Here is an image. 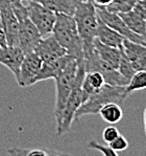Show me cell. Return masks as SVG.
Segmentation results:
<instances>
[{"label":"cell","mask_w":146,"mask_h":156,"mask_svg":"<svg viewBox=\"0 0 146 156\" xmlns=\"http://www.w3.org/2000/svg\"><path fill=\"white\" fill-rule=\"evenodd\" d=\"M52 34L59 44L65 48L67 55L77 61L83 60V43L77 32L73 16L56 14Z\"/></svg>","instance_id":"cell-1"},{"label":"cell","mask_w":146,"mask_h":156,"mask_svg":"<svg viewBox=\"0 0 146 156\" xmlns=\"http://www.w3.org/2000/svg\"><path fill=\"white\" fill-rule=\"evenodd\" d=\"M77 32L83 43V58L94 51L93 42L96 38L98 16L95 4L92 0L78 1L75 13L73 15Z\"/></svg>","instance_id":"cell-2"},{"label":"cell","mask_w":146,"mask_h":156,"mask_svg":"<svg viewBox=\"0 0 146 156\" xmlns=\"http://www.w3.org/2000/svg\"><path fill=\"white\" fill-rule=\"evenodd\" d=\"M127 97V93L125 92V86H113L104 84L97 92L81 103L75 113L74 121H78L85 115L98 114L100 108L107 103H118L122 105Z\"/></svg>","instance_id":"cell-3"},{"label":"cell","mask_w":146,"mask_h":156,"mask_svg":"<svg viewBox=\"0 0 146 156\" xmlns=\"http://www.w3.org/2000/svg\"><path fill=\"white\" fill-rule=\"evenodd\" d=\"M85 63L83 60H80L77 64V71H76L75 81H74L73 88L69 95L67 103L65 105L63 112H62L59 119L56 121V134L63 135V134L69 132L71 128V125L74 122V116L80 108L81 103L83 102V81L85 79Z\"/></svg>","instance_id":"cell-4"},{"label":"cell","mask_w":146,"mask_h":156,"mask_svg":"<svg viewBox=\"0 0 146 156\" xmlns=\"http://www.w3.org/2000/svg\"><path fill=\"white\" fill-rule=\"evenodd\" d=\"M11 4L19 21V47L22 49L24 55H27L35 50V47L42 39V36L28 17L24 2L11 1Z\"/></svg>","instance_id":"cell-5"},{"label":"cell","mask_w":146,"mask_h":156,"mask_svg":"<svg viewBox=\"0 0 146 156\" xmlns=\"http://www.w3.org/2000/svg\"><path fill=\"white\" fill-rule=\"evenodd\" d=\"M78 61L76 59H71L70 62L61 73L56 76V104H54V117L56 122L59 119L62 112H63L65 105L67 103L71 90L73 88L74 81H75L76 71H77Z\"/></svg>","instance_id":"cell-6"},{"label":"cell","mask_w":146,"mask_h":156,"mask_svg":"<svg viewBox=\"0 0 146 156\" xmlns=\"http://www.w3.org/2000/svg\"><path fill=\"white\" fill-rule=\"evenodd\" d=\"M23 2L27 9L28 17L38 28L41 36L44 37L51 34L56 23V14L35 0H27Z\"/></svg>","instance_id":"cell-7"},{"label":"cell","mask_w":146,"mask_h":156,"mask_svg":"<svg viewBox=\"0 0 146 156\" xmlns=\"http://www.w3.org/2000/svg\"><path fill=\"white\" fill-rule=\"evenodd\" d=\"M86 73L90 71H99L104 79V83L113 86H126L128 81L119 73L118 69H115L114 67L107 65L104 63L96 54V51H93L89 56L83 58Z\"/></svg>","instance_id":"cell-8"},{"label":"cell","mask_w":146,"mask_h":156,"mask_svg":"<svg viewBox=\"0 0 146 156\" xmlns=\"http://www.w3.org/2000/svg\"><path fill=\"white\" fill-rule=\"evenodd\" d=\"M95 8H96L97 16L99 17L100 20L104 21L107 26L113 28L114 30L119 33L121 36H123L124 39H127V40H130V41L139 43V44L146 45V38L134 33L133 30H131L130 28H128V26L125 24V22L122 20V18L118 14L107 11L104 6L95 5Z\"/></svg>","instance_id":"cell-9"},{"label":"cell","mask_w":146,"mask_h":156,"mask_svg":"<svg viewBox=\"0 0 146 156\" xmlns=\"http://www.w3.org/2000/svg\"><path fill=\"white\" fill-rule=\"evenodd\" d=\"M0 18L8 46H19V21L9 0H0Z\"/></svg>","instance_id":"cell-10"},{"label":"cell","mask_w":146,"mask_h":156,"mask_svg":"<svg viewBox=\"0 0 146 156\" xmlns=\"http://www.w3.org/2000/svg\"><path fill=\"white\" fill-rule=\"evenodd\" d=\"M42 65V59L35 51L25 55L21 64L19 78L17 80L18 85L22 88H26L38 83V76L40 73Z\"/></svg>","instance_id":"cell-11"},{"label":"cell","mask_w":146,"mask_h":156,"mask_svg":"<svg viewBox=\"0 0 146 156\" xmlns=\"http://www.w3.org/2000/svg\"><path fill=\"white\" fill-rule=\"evenodd\" d=\"M33 51L42 59L43 62H50L67 55L65 48L59 43L53 34L42 37Z\"/></svg>","instance_id":"cell-12"},{"label":"cell","mask_w":146,"mask_h":156,"mask_svg":"<svg viewBox=\"0 0 146 156\" xmlns=\"http://www.w3.org/2000/svg\"><path fill=\"white\" fill-rule=\"evenodd\" d=\"M73 59L69 55H65V56L59 58L56 60L50 62H43L42 68L40 70V73L38 76V82L41 81H46L50 80V79H56L61 71L67 66V64L70 62V60Z\"/></svg>","instance_id":"cell-13"},{"label":"cell","mask_w":146,"mask_h":156,"mask_svg":"<svg viewBox=\"0 0 146 156\" xmlns=\"http://www.w3.org/2000/svg\"><path fill=\"white\" fill-rule=\"evenodd\" d=\"M93 46H94V50L96 51L98 57H99L104 63L114 67L115 69H118L119 63H120V59H121V48L109 46V45L104 44V43L100 42L97 38L94 39Z\"/></svg>","instance_id":"cell-14"},{"label":"cell","mask_w":146,"mask_h":156,"mask_svg":"<svg viewBox=\"0 0 146 156\" xmlns=\"http://www.w3.org/2000/svg\"><path fill=\"white\" fill-rule=\"evenodd\" d=\"M24 57V52L19 46H8L3 56L0 58V64L8 67L14 73L16 80H18L21 64H22Z\"/></svg>","instance_id":"cell-15"},{"label":"cell","mask_w":146,"mask_h":156,"mask_svg":"<svg viewBox=\"0 0 146 156\" xmlns=\"http://www.w3.org/2000/svg\"><path fill=\"white\" fill-rule=\"evenodd\" d=\"M96 38L104 44L113 47H118V48L122 47V43H123L124 40L123 36H121L120 34L114 30L113 28L107 26L104 21L100 20L99 17H98Z\"/></svg>","instance_id":"cell-16"},{"label":"cell","mask_w":146,"mask_h":156,"mask_svg":"<svg viewBox=\"0 0 146 156\" xmlns=\"http://www.w3.org/2000/svg\"><path fill=\"white\" fill-rule=\"evenodd\" d=\"M104 84H106L104 83V79L99 71L86 73L85 79L83 81V86H81V88H83V102L92 94H94L95 92H97Z\"/></svg>","instance_id":"cell-17"},{"label":"cell","mask_w":146,"mask_h":156,"mask_svg":"<svg viewBox=\"0 0 146 156\" xmlns=\"http://www.w3.org/2000/svg\"><path fill=\"white\" fill-rule=\"evenodd\" d=\"M49 9L56 14H64V15L73 16L77 6V0H35Z\"/></svg>","instance_id":"cell-18"},{"label":"cell","mask_w":146,"mask_h":156,"mask_svg":"<svg viewBox=\"0 0 146 156\" xmlns=\"http://www.w3.org/2000/svg\"><path fill=\"white\" fill-rule=\"evenodd\" d=\"M119 16L122 18V20L125 22V24L128 26L131 30L138 34L140 36L146 38V20L140 17L138 14H136L134 11L126 12V13H119Z\"/></svg>","instance_id":"cell-19"},{"label":"cell","mask_w":146,"mask_h":156,"mask_svg":"<svg viewBox=\"0 0 146 156\" xmlns=\"http://www.w3.org/2000/svg\"><path fill=\"white\" fill-rule=\"evenodd\" d=\"M98 114L104 122L109 123L110 125H114L121 121L123 116V111H122L121 105L118 103H107L100 108Z\"/></svg>","instance_id":"cell-20"},{"label":"cell","mask_w":146,"mask_h":156,"mask_svg":"<svg viewBox=\"0 0 146 156\" xmlns=\"http://www.w3.org/2000/svg\"><path fill=\"white\" fill-rule=\"evenodd\" d=\"M121 48L123 54L125 55V57L130 60L131 63L146 57V45L139 44V43L124 39Z\"/></svg>","instance_id":"cell-21"},{"label":"cell","mask_w":146,"mask_h":156,"mask_svg":"<svg viewBox=\"0 0 146 156\" xmlns=\"http://www.w3.org/2000/svg\"><path fill=\"white\" fill-rule=\"evenodd\" d=\"M146 89V70L136 71L135 74L131 76V79L128 81L127 85L125 86V92L127 95L131 93L139 90Z\"/></svg>","instance_id":"cell-22"},{"label":"cell","mask_w":146,"mask_h":156,"mask_svg":"<svg viewBox=\"0 0 146 156\" xmlns=\"http://www.w3.org/2000/svg\"><path fill=\"white\" fill-rule=\"evenodd\" d=\"M139 0H113L111 3L104 6L107 11L113 12V13H126V12L133 11L134 6Z\"/></svg>","instance_id":"cell-23"},{"label":"cell","mask_w":146,"mask_h":156,"mask_svg":"<svg viewBox=\"0 0 146 156\" xmlns=\"http://www.w3.org/2000/svg\"><path fill=\"white\" fill-rule=\"evenodd\" d=\"M118 71L127 81H130L131 79V76L136 73L133 65H131V62L125 57V55L122 51V48H121V59H120V63H119V66H118Z\"/></svg>","instance_id":"cell-24"},{"label":"cell","mask_w":146,"mask_h":156,"mask_svg":"<svg viewBox=\"0 0 146 156\" xmlns=\"http://www.w3.org/2000/svg\"><path fill=\"white\" fill-rule=\"evenodd\" d=\"M109 146L113 149L115 152L119 153V152H122V151H125L126 149L128 148V141L126 140V138L124 137V136L119 134L113 141H111V143L109 144Z\"/></svg>","instance_id":"cell-25"},{"label":"cell","mask_w":146,"mask_h":156,"mask_svg":"<svg viewBox=\"0 0 146 156\" xmlns=\"http://www.w3.org/2000/svg\"><path fill=\"white\" fill-rule=\"evenodd\" d=\"M89 147L91 149H95V150L99 151L102 155H106V156H117L118 153L115 152V151L112 149L110 146H104L101 145V144L97 143L96 140H92L89 143Z\"/></svg>","instance_id":"cell-26"},{"label":"cell","mask_w":146,"mask_h":156,"mask_svg":"<svg viewBox=\"0 0 146 156\" xmlns=\"http://www.w3.org/2000/svg\"><path fill=\"white\" fill-rule=\"evenodd\" d=\"M119 131L116 127L113 126H109L107 127L104 130V133H102V137H104V140L106 141L107 144H110L111 141H113L117 136L119 135Z\"/></svg>","instance_id":"cell-27"},{"label":"cell","mask_w":146,"mask_h":156,"mask_svg":"<svg viewBox=\"0 0 146 156\" xmlns=\"http://www.w3.org/2000/svg\"><path fill=\"white\" fill-rule=\"evenodd\" d=\"M8 47V41H6L5 34H4L3 26H2L1 23V18H0V58L3 56V54L6 51Z\"/></svg>","instance_id":"cell-28"},{"label":"cell","mask_w":146,"mask_h":156,"mask_svg":"<svg viewBox=\"0 0 146 156\" xmlns=\"http://www.w3.org/2000/svg\"><path fill=\"white\" fill-rule=\"evenodd\" d=\"M133 11L146 20V0H139L136 5L134 6Z\"/></svg>","instance_id":"cell-29"},{"label":"cell","mask_w":146,"mask_h":156,"mask_svg":"<svg viewBox=\"0 0 146 156\" xmlns=\"http://www.w3.org/2000/svg\"><path fill=\"white\" fill-rule=\"evenodd\" d=\"M46 156V155H49L48 152H46V151L44 150H32V151H27V153H26V156Z\"/></svg>","instance_id":"cell-30"},{"label":"cell","mask_w":146,"mask_h":156,"mask_svg":"<svg viewBox=\"0 0 146 156\" xmlns=\"http://www.w3.org/2000/svg\"><path fill=\"white\" fill-rule=\"evenodd\" d=\"M93 3L96 6H107L109 3H111L113 0H92Z\"/></svg>","instance_id":"cell-31"},{"label":"cell","mask_w":146,"mask_h":156,"mask_svg":"<svg viewBox=\"0 0 146 156\" xmlns=\"http://www.w3.org/2000/svg\"><path fill=\"white\" fill-rule=\"evenodd\" d=\"M143 122H144V128H145V135H146V107L143 112Z\"/></svg>","instance_id":"cell-32"},{"label":"cell","mask_w":146,"mask_h":156,"mask_svg":"<svg viewBox=\"0 0 146 156\" xmlns=\"http://www.w3.org/2000/svg\"><path fill=\"white\" fill-rule=\"evenodd\" d=\"M11 1H27V0H11Z\"/></svg>","instance_id":"cell-33"},{"label":"cell","mask_w":146,"mask_h":156,"mask_svg":"<svg viewBox=\"0 0 146 156\" xmlns=\"http://www.w3.org/2000/svg\"><path fill=\"white\" fill-rule=\"evenodd\" d=\"M77 1H83V2H85V1H89V0H77Z\"/></svg>","instance_id":"cell-34"}]
</instances>
